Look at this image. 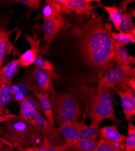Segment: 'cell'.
<instances>
[{
  "mask_svg": "<svg viewBox=\"0 0 135 151\" xmlns=\"http://www.w3.org/2000/svg\"><path fill=\"white\" fill-rule=\"evenodd\" d=\"M10 3H18L25 5L30 9L38 10L41 8V1L40 0H14V1H10Z\"/></svg>",
  "mask_w": 135,
  "mask_h": 151,
  "instance_id": "cell-29",
  "label": "cell"
},
{
  "mask_svg": "<svg viewBox=\"0 0 135 151\" xmlns=\"http://www.w3.org/2000/svg\"><path fill=\"white\" fill-rule=\"evenodd\" d=\"M20 66L19 59H14L0 69V85L11 84Z\"/></svg>",
  "mask_w": 135,
  "mask_h": 151,
  "instance_id": "cell-15",
  "label": "cell"
},
{
  "mask_svg": "<svg viewBox=\"0 0 135 151\" xmlns=\"http://www.w3.org/2000/svg\"><path fill=\"white\" fill-rule=\"evenodd\" d=\"M19 117L29 122L30 123L33 120V114L35 111H40V106L38 102L31 96L26 95L22 102L19 104Z\"/></svg>",
  "mask_w": 135,
  "mask_h": 151,
  "instance_id": "cell-13",
  "label": "cell"
},
{
  "mask_svg": "<svg viewBox=\"0 0 135 151\" xmlns=\"http://www.w3.org/2000/svg\"><path fill=\"white\" fill-rule=\"evenodd\" d=\"M62 9L56 0L47 1L45 6L43 9V18H51L57 21H64L62 16Z\"/></svg>",
  "mask_w": 135,
  "mask_h": 151,
  "instance_id": "cell-18",
  "label": "cell"
},
{
  "mask_svg": "<svg viewBox=\"0 0 135 151\" xmlns=\"http://www.w3.org/2000/svg\"><path fill=\"white\" fill-rule=\"evenodd\" d=\"M43 30L44 32V41L45 42V48L43 49L41 53H44L48 51L51 44L58 35L60 30L62 29L64 21H57L51 18H43Z\"/></svg>",
  "mask_w": 135,
  "mask_h": 151,
  "instance_id": "cell-9",
  "label": "cell"
},
{
  "mask_svg": "<svg viewBox=\"0 0 135 151\" xmlns=\"http://www.w3.org/2000/svg\"><path fill=\"white\" fill-rule=\"evenodd\" d=\"M29 77L35 82V85L30 83L31 87L35 90L39 88L41 92L50 93L51 96L53 97L56 93L52 82V79L58 78V75L54 71H47L39 69L33 66L29 72Z\"/></svg>",
  "mask_w": 135,
  "mask_h": 151,
  "instance_id": "cell-6",
  "label": "cell"
},
{
  "mask_svg": "<svg viewBox=\"0 0 135 151\" xmlns=\"http://www.w3.org/2000/svg\"><path fill=\"white\" fill-rule=\"evenodd\" d=\"M98 130L101 138L121 145H124L126 143L127 136L121 134L115 124L103 127Z\"/></svg>",
  "mask_w": 135,
  "mask_h": 151,
  "instance_id": "cell-14",
  "label": "cell"
},
{
  "mask_svg": "<svg viewBox=\"0 0 135 151\" xmlns=\"http://www.w3.org/2000/svg\"><path fill=\"white\" fill-rule=\"evenodd\" d=\"M26 95H24L21 91L15 93L14 94V99L15 101H17L19 104H20L22 100H24V97H25Z\"/></svg>",
  "mask_w": 135,
  "mask_h": 151,
  "instance_id": "cell-31",
  "label": "cell"
},
{
  "mask_svg": "<svg viewBox=\"0 0 135 151\" xmlns=\"http://www.w3.org/2000/svg\"><path fill=\"white\" fill-rule=\"evenodd\" d=\"M53 108L55 122L60 127L66 122H79L82 107L75 96L70 93H56L50 97Z\"/></svg>",
  "mask_w": 135,
  "mask_h": 151,
  "instance_id": "cell-3",
  "label": "cell"
},
{
  "mask_svg": "<svg viewBox=\"0 0 135 151\" xmlns=\"http://www.w3.org/2000/svg\"><path fill=\"white\" fill-rule=\"evenodd\" d=\"M41 134L35 126L18 116L0 123V141L18 148L35 147Z\"/></svg>",
  "mask_w": 135,
  "mask_h": 151,
  "instance_id": "cell-2",
  "label": "cell"
},
{
  "mask_svg": "<svg viewBox=\"0 0 135 151\" xmlns=\"http://www.w3.org/2000/svg\"><path fill=\"white\" fill-rule=\"evenodd\" d=\"M30 90L33 93V95L38 99L40 108L44 112L46 120L49 123L50 127L51 128H53L55 119L50 96L47 93L41 92L39 90L34 89H30Z\"/></svg>",
  "mask_w": 135,
  "mask_h": 151,
  "instance_id": "cell-12",
  "label": "cell"
},
{
  "mask_svg": "<svg viewBox=\"0 0 135 151\" xmlns=\"http://www.w3.org/2000/svg\"><path fill=\"white\" fill-rule=\"evenodd\" d=\"M115 62L118 64L128 66H134L135 58L130 55L125 45L114 41Z\"/></svg>",
  "mask_w": 135,
  "mask_h": 151,
  "instance_id": "cell-16",
  "label": "cell"
},
{
  "mask_svg": "<svg viewBox=\"0 0 135 151\" xmlns=\"http://www.w3.org/2000/svg\"><path fill=\"white\" fill-rule=\"evenodd\" d=\"M50 142L49 140L46 137H44V143L40 147H38L36 151H46L48 143Z\"/></svg>",
  "mask_w": 135,
  "mask_h": 151,
  "instance_id": "cell-32",
  "label": "cell"
},
{
  "mask_svg": "<svg viewBox=\"0 0 135 151\" xmlns=\"http://www.w3.org/2000/svg\"><path fill=\"white\" fill-rule=\"evenodd\" d=\"M51 131L60 134L64 137L65 143L62 146H60L61 151H66L69 147L73 149L80 140L78 130L74 124L69 122L64 123L58 128H52Z\"/></svg>",
  "mask_w": 135,
  "mask_h": 151,
  "instance_id": "cell-8",
  "label": "cell"
},
{
  "mask_svg": "<svg viewBox=\"0 0 135 151\" xmlns=\"http://www.w3.org/2000/svg\"><path fill=\"white\" fill-rule=\"evenodd\" d=\"M60 4L62 12L66 14L75 12L78 15H92L93 9L96 6H93L92 2L97 1L92 0H56Z\"/></svg>",
  "mask_w": 135,
  "mask_h": 151,
  "instance_id": "cell-7",
  "label": "cell"
},
{
  "mask_svg": "<svg viewBox=\"0 0 135 151\" xmlns=\"http://www.w3.org/2000/svg\"><path fill=\"white\" fill-rule=\"evenodd\" d=\"M112 27L103 21L101 15L93 12L79 35L83 59L97 79L112 68L115 62L114 41L110 33Z\"/></svg>",
  "mask_w": 135,
  "mask_h": 151,
  "instance_id": "cell-1",
  "label": "cell"
},
{
  "mask_svg": "<svg viewBox=\"0 0 135 151\" xmlns=\"http://www.w3.org/2000/svg\"><path fill=\"white\" fill-rule=\"evenodd\" d=\"M2 26H3V20L1 18H0V29L3 28V27H4Z\"/></svg>",
  "mask_w": 135,
  "mask_h": 151,
  "instance_id": "cell-35",
  "label": "cell"
},
{
  "mask_svg": "<svg viewBox=\"0 0 135 151\" xmlns=\"http://www.w3.org/2000/svg\"><path fill=\"white\" fill-rule=\"evenodd\" d=\"M87 114V112H85L84 115V120L73 124H74L79 132L80 140L87 139L96 141V140H97L100 137L99 130H98V129L90 127V125L87 126L85 124L84 120L85 118V115Z\"/></svg>",
  "mask_w": 135,
  "mask_h": 151,
  "instance_id": "cell-17",
  "label": "cell"
},
{
  "mask_svg": "<svg viewBox=\"0 0 135 151\" xmlns=\"http://www.w3.org/2000/svg\"><path fill=\"white\" fill-rule=\"evenodd\" d=\"M125 143L126 151H135V126L133 123H129Z\"/></svg>",
  "mask_w": 135,
  "mask_h": 151,
  "instance_id": "cell-26",
  "label": "cell"
},
{
  "mask_svg": "<svg viewBox=\"0 0 135 151\" xmlns=\"http://www.w3.org/2000/svg\"><path fill=\"white\" fill-rule=\"evenodd\" d=\"M87 115L92 120L90 126L96 129H99L101 122L104 120L118 122L114 109L112 89L108 88L96 92Z\"/></svg>",
  "mask_w": 135,
  "mask_h": 151,
  "instance_id": "cell-4",
  "label": "cell"
},
{
  "mask_svg": "<svg viewBox=\"0 0 135 151\" xmlns=\"http://www.w3.org/2000/svg\"><path fill=\"white\" fill-rule=\"evenodd\" d=\"M97 142L83 139L80 140L75 146L73 149L76 150H81V151H92L97 146Z\"/></svg>",
  "mask_w": 135,
  "mask_h": 151,
  "instance_id": "cell-27",
  "label": "cell"
},
{
  "mask_svg": "<svg viewBox=\"0 0 135 151\" xmlns=\"http://www.w3.org/2000/svg\"><path fill=\"white\" fill-rule=\"evenodd\" d=\"M0 151H12L11 147H4L0 146Z\"/></svg>",
  "mask_w": 135,
  "mask_h": 151,
  "instance_id": "cell-34",
  "label": "cell"
},
{
  "mask_svg": "<svg viewBox=\"0 0 135 151\" xmlns=\"http://www.w3.org/2000/svg\"><path fill=\"white\" fill-rule=\"evenodd\" d=\"M14 30L8 31L6 27L0 29V69L2 68L3 63L6 55L12 48V44L9 37Z\"/></svg>",
  "mask_w": 135,
  "mask_h": 151,
  "instance_id": "cell-19",
  "label": "cell"
},
{
  "mask_svg": "<svg viewBox=\"0 0 135 151\" xmlns=\"http://www.w3.org/2000/svg\"><path fill=\"white\" fill-rule=\"evenodd\" d=\"M24 38L29 43L30 48L20 56L19 61L21 67H28L33 64L36 57L41 53L40 41L35 35L33 36H26Z\"/></svg>",
  "mask_w": 135,
  "mask_h": 151,
  "instance_id": "cell-10",
  "label": "cell"
},
{
  "mask_svg": "<svg viewBox=\"0 0 135 151\" xmlns=\"http://www.w3.org/2000/svg\"><path fill=\"white\" fill-rule=\"evenodd\" d=\"M96 6L103 8L107 12L109 16L108 20L112 22L115 29L120 32L119 27L121 23L122 14H123V10L116 6H106L100 4Z\"/></svg>",
  "mask_w": 135,
  "mask_h": 151,
  "instance_id": "cell-20",
  "label": "cell"
},
{
  "mask_svg": "<svg viewBox=\"0 0 135 151\" xmlns=\"http://www.w3.org/2000/svg\"><path fill=\"white\" fill-rule=\"evenodd\" d=\"M110 36L113 41L119 44L126 45L130 43H134L135 37L131 33H127L122 32H113L112 30L110 32Z\"/></svg>",
  "mask_w": 135,
  "mask_h": 151,
  "instance_id": "cell-25",
  "label": "cell"
},
{
  "mask_svg": "<svg viewBox=\"0 0 135 151\" xmlns=\"http://www.w3.org/2000/svg\"><path fill=\"white\" fill-rule=\"evenodd\" d=\"M10 85H0V116L4 114L5 107L14 99V93L12 90Z\"/></svg>",
  "mask_w": 135,
  "mask_h": 151,
  "instance_id": "cell-21",
  "label": "cell"
},
{
  "mask_svg": "<svg viewBox=\"0 0 135 151\" xmlns=\"http://www.w3.org/2000/svg\"><path fill=\"white\" fill-rule=\"evenodd\" d=\"M18 116L15 114H12L9 112H4V114L3 116H0V123L6 122L9 120H12L18 118Z\"/></svg>",
  "mask_w": 135,
  "mask_h": 151,
  "instance_id": "cell-30",
  "label": "cell"
},
{
  "mask_svg": "<svg viewBox=\"0 0 135 151\" xmlns=\"http://www.w3.org/2000/svg\"><path fill=\"white\" fill-rule=\"evenodd\" d=\"M134 76V68L128 65L118 64L108 70L98 82L96 91L105 89H112L113 87L120 91L129 88L127 82Z\"/></svg>",
  "mask_w": 135,
  "mask_h": 151,
  "instance_id": "cell-5",
  "label": "cell"
},
{
  "mask_svg": "<svg viewBox=\"0 0 135 151\" xmlns=\"http://www.w3.org/2000/svg\"><path fill=\"white\" fill-rule=\"evenodd\" d=\"M114 90L119 96L123 112L127 120L129 121L135 115V93L131 88L125 91H120L113 87Z\"/></svg>",
  "mask_w": 135,
  "mask_h": 151,
  "instance_id": "cell-11",
  "label": "cell"
},
{
  "mask_svg": "<svg viewBox=\"0 0 135 151\" xmlns=\"http://www.w3.org/2000/svg\"><path fill=\"white\" fill-rule=\"evenodd\" d=\"M92 151H126V149L125 145L116 143L104 138H101L97 142V146Z\"/></svg>",
  "mask_w": 135,
  "mask_h": 151,
  "instance_id": "cell-22",
  "label": "cell"
},
{
  "mask_svg": "<svg viewBox=\"0 0 135 151\" xmlns=\"http://www.w3.org/2000/svg\"><path fill=\"white\" fill-rule=\"evenodd\" d=\"M132 15L131 14L127 12V9H123L121 23L120 25V32L127 33H131V32L135 29L134 24L132 21Z\"/></svg>",
  "mask_w": 135,
  "mask_h": 151,
  "instance_id": "cell-24",
  "label": "cell"
},
{
  "mask_svg": "<svg viewBox=\"0 0 135 151\" xmlns=\"http://www.w3.org/2000/svg\"><path fill=\"white\" fill-rule=\"evenodd\" d=\"M33 65L36 68L47 71H54L55 69V67L50 62L43 58L41 55H38L36 57L33 62Z\"/></svg>",
  "mask_w": 135,
  "mask_h": 151,
  "instance_id": "cell-28",
  "label": "cell"
},
{
  "mask_svg": "<svg viewBox=\"0 0 135 151\" xmlns=\"http://www.w3.org/2000/svg\"><path fill=\"white\" fill-rule=\"evenodd\" d=\"M33 120L32 124L38 128L39 131L42 134H45L47 132H51V127L49 125V123L40 114V112L38 111H35L33 113Z\"/></svg>",
  "mask_w": 135,
  "mask_h": 151,
  "instance_id": "cell-23",
  "label": "cell"
},
{
  "mask_svg": "<svg viewBox=\"0 0 135 151\" xmlns=\"http://www.w3.org/2000/svg\"><path fill=\"white\" fill-rule=\"evenodd\" d=\"M46 151H61V150L60 149V146H54L50 142L48 144V146Z\"/></svg>",
  "mask_w": 135,
  "mask_h": 151,
  "instance_id": "cell-33",
  "label": "cell"
}]
</instances>
